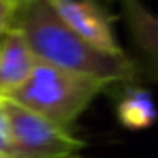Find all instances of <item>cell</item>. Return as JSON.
I'll list each match as a JSON object with an SVG mask.
<instances>
[{"instance_id":"cell-1","label":"cell","mask_w":158,"mask_h":158,"mask_svg":"<svg viewBox=\"0 0 158 158\" xmlns=\"http://www.w3.org/2000/svg\"><path fill=\"white\" fill-rule=\"evenodd\" d=\"M13 28L28 40L35 59L55 68L103 83H125L136 77L134 63L123 55H109L77 37L46 0L20 2Z\"/></svg>"},{"instance_id":"cell-2","label":"cell","mask_w":158,"mask_h":158,"mask_svg":"<svg viewBox=\"0 0 158 158\" xmlns=\"http://www.w3.org/2000/svg\"><path fill=\"white\" fill-rule=\"evenodd\" d=\"M103 88L105 85L99 81L55 68L37 59L26 83L7 96V99L70 129Z\"/></svg>"},{"instance_id":"cell-5","label":"cell","mask_w":158,"mask_h":158,"mask_svg":"<svg viewBox=\"0 0 158 158\" xmlns=\"http://www.w3.org/2000/svg\"><path fill=\"white\" fill-rule=\"evenodd\" d=\"M123 19L147 68L158 79V15L140 0H123Z\"/></svg>"},{"instance_id":"cell-6","label":"cell","mask_w":158,"mask_h":158,"mask_svg":"<svg viewBox=\"0 0 158 158\" xmlns=\"http://www.w3.org/2000/svg\"><path fill=\"white\" fill-rule=\"evenodd\" d=\"M119 123L131 131H142L151 127L158 119L156 105L145 88H127L116 107Z\"/></svg>"},{"instance_id":"cell-7","label":"cell","mask_w":158,"mask_h":158,"mask_svg":"<svg viewBox=\"0 0 158 158\" xmlns=\"http://www.w3.org/2000/svg\"><path fill=\"white\" fill-rule=\"evenodd\" d=\"M0 158H20L19 151L15 149L9 123H7L6 114L2 112V109H0Z\"/></svg>"},{"instance_id":"cell-4","label":"cell","mask_w":158,"mask_h":158,"mask_svg":"<svg viewBox=\"0 0 158 158\" xmlns=\"http://www.w3.org/2000/svg\"><path fill=\"white\" fill-rule=\"evenodd\" d=\"M35 61L26 37L11 26L0 40V98L11 96L26 83Z\"/></svg>"},{"instance_id":"cell-3","label":"cell","mask_w":158,"mask_h":158,"mask_svg":"<svg viewBox=\"0 0 158 158\" xmlns=\"http://www.w3.org/2000/svg\"><path fill=\"white\" fill-rule=\"evenodd\" d=\"M55 15L92 48L109 53L123 55L109 19L90 2L81 0H46Z\"/></svg>"},{"instance_id":"cell-8","label":"cell","mask_w":158,"mask_h":158,"mask_svg":"<svg viewBox=\"0 0 158 158\" xmlns=\"http://www.w3.org/2000/svg\"><path fill=\"white\" fill-rule=\"evenodd\" d=\"M19 6H20L19 0H0V40L11 30Z\"/></svg>"},{"instance_id":"cell-9","label":"cell","mask_w":158,"mask_h":158,"mask_svg":"<svg viewBox=\"0 0 158 158\" xmlns=\"http://www.w3.org/2000/svg\"><path fill=\"white\" fill-rule=\"evenodd\" d=\"M19 2H24V0H19Z\"/></svg>"}]
</instances>
